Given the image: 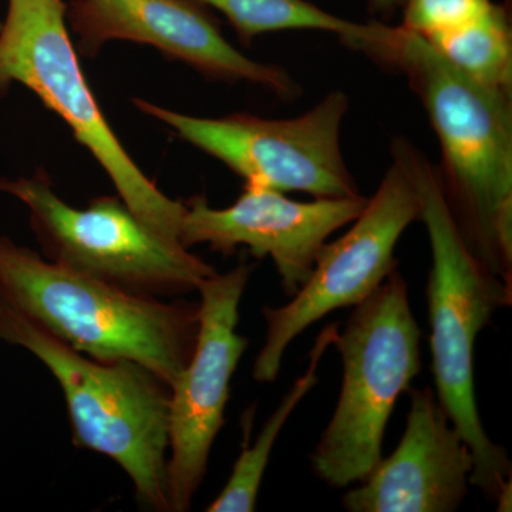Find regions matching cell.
Returning <instances> with one entry per match:
<instances>
[{
	"mask_svg": "<svg viewBox=\"0 0 512 512\" xmlns=\"http://www.w3.org/2000/svg\"><path fill=\"white\" fill-rule=\"evenodd\" d=\"M420 340L409 286L396 269L355 306L333 343L342 356V390L311 456L313 473L329 487L362 483L379 463L397 399L420 373Z\"/></svg>",
	"mask_w": 512,
	"mask_h": 512,
	"instance_id": "8992f818",
	"label": "cell"
},
{
	"mask_svg": "<svg viewBox=\"0 0 512 512\" xmlns=\"http://www.w3.org/2000/svg\"><path fill=\"white\" fill-rule=\"evenodd\" d=\"M0 301L70 348L133 360L168 386L197 343L198 303L138 295L77 274L0 235Z\"/></svg>",
	"mask_w": 512,
	"mask_h": 512,
	"instance_id": "7a4b0ae2",
	"label": "cell"
},
{
	"mask_svg": "<svg viewBox=\"0 0 512 512\" xmlns=\"http://www.w3.org/2000/svg\"><path fill=\"white\" fill-rule=\"evenodd\" d=\"M339 330L338 323L336 325L332 323L319 333L315 345L309 353L308 369L301 377L296 379L291 390L282 399L278 409L266 421L264 427L256 436L254 446L249 447L248 440H245L241 456L238 457L234 468H232L231 477H229L218 497L208 505V512L255 511L259 488H261L262 478H264L266 467H268L269 457H271L276 439L284 429L285 423L291 417L293 410L305 399L306 394L311 392L313 386L319 382L320 360L325 356L326 350L335 343ZM242 426H244L245 439H247V424L242 421Z\"/></svg>",
	"mask_w": 512,
	"mask_h": 512,
	"instance_id": "5bb4252c",
	"label": "cell"
},
{
	"mask_svg": "<svg viewBox=\"0 0 512 512\" xmlns=\"http://www.w3.org/2000/svg\"><path fill=\"white\" fill-rule=\"evenodd\" d=\"M141 113L170 127L191 146L217 158L245 184L315 198L360 194L342 154L340 134L348 94L335 90L291 119H264L239 113L208 119L134 99Z\"/></svg>",
	"mask_w": 512,
	"mask_h": 512,
	"instance_id": "9c48e42d",
	"label": "cell"
},
{
	"mask_svg": "<svg viewBox=\"0 0 512 512\" xmlns=\"http://www.w3.org/2000/svg\"><path fill=\"white\" fill-rule=\"evenodd\" d=\"M427 42L464 76L512 94V35L503 6L494 3L464 28Z\"/></svg>",
	"mask_w": 512,
	"mask_h": 512,
	"instance_id": "9a60e30c",
	"label": "cell"
},
{
	"mask_svg": "<svg viewBox=\"0 0 512 512\" xmlns=\"http://www.w3.org/2000/svg\"><path fill=\"white\" fill-rule=\"evenodd\" d=\"M410 150L409 140L394 138L392 164L348 232L326 242L311 276L291 302L262 309L266 336L252 370L256 382H274L293 340L329 313L365 301L396 271L399 239L421 217Z\"/></svg>",
	"mask_w": 512,
	"mask_h": 512,
	"instance_id": "ba28073f",
	"label": "cell"
},
{
	"mask_svg": "<svg viewBox=\"0 0 512 512\" xmlns=\"http://www.w3.org/2000/svg\"><path fill=\"white\" fill-rule=\"evenodd\" d=\"M493 5V0H406L402 26L430 40L464 28Z\"/></svg>",
	"mask_w": 512,
	"mask_h": 512,
	"instance_id": "e0dca14e",
	"label": "cell"
},
{
	"mask_svg": "<svg viewBox=\"0 0 512 512\" xmlns=\"http://www.w3.org/2000/svg\"><path fill=\"white\" fill-rule=\"evenodd\" d=\"M221 12L244 43L264 33L320 30L339 35L352 47L366 32L367 23L339 18L308 0H198Z\"/></svg>",
	"mask_w": 512,
	"mask_h": 512,
	"instance_id": "2e32d148",
	"label": "cell"
},
{
	"mask_svg": "<svg viewBox=\"0 0 512 512\" xmlns=\"http://www.w3.org/2000/svg\"><path fill=\"white\" fill-rule=\"evenodd\" d=\"M421 200L420 221L431 248L427 282L430 348L437 399L474 456L470 484L495 501L511 478L507 450L488 437L478 413L474 386L477 336L512 302V285L491 272L468 248L441 188L436 165L412 144Z\"/></svg>",
	"mask_w": 512,
	"mask_h": 512,
	"instance_id": "3957f363",
	"label": "cell"
},
{
	"mask_svg": "<svg viewBox=\"0 0 512 512\" xmlns=\"http://www.w3.org/2000/svg\"><path fill=\"white\" fill-rule=\"evenodd\" d=\"M0 340L28 350L55 376L74 446L111 458L130 477L141 507L168 512L170 386L133 360L77 352L2 301Z\"/></svg>",
	"mask_w": 512,
	"mask_h": 512,
	"instance_id": "277c9868",
	"label": "cell"
},
{
	"mask_svg": "<svg viewBox=\"0 0 512 512\" xmlns=\"http://www.w3.org/2000/svg\"><path fill=\"white\" fill-rule=\"evenodd\" d=\"M355 50L406 77L441 148V188L468 248L512 285V94L458 72L424 37L370 22Z\"/></svg>",
	"mask_w": 512,
	"mask_h": 512,
	"instance_id": "6da1fadb",
	"label": "cell"
},
{
	"mask_svg": "<svg viewBox=\"0 0 512 512\" xmlns=\"http://www.w3.org/2000/svg\"><path fill=\"white\" fill-rule=\"evenodd\" d=\"M255 265L241 261L198 286L197 343L190 362L170 386L168 410V512L190 511L200 490L212 444L225 424L231 380L247 352L237 332L239 305Z\"/></svg>",
	"mask_w": 512,
	"mask_h": 512,
	"instance_id": "30bf717a",
	"label": "cell"
},
{
	"mask_svg": "<svg viewBox=\"0 0 512 512\" xmlns=\"http://www.w3.org/2000/svg\"><path fill=\"white\" fill-rule=\"evenodd\" d=\"M410 390V389H409ZM470 447L430 387L410 390L399 446L343 497L349 512H453L468 494Z\"/></svg>",
	"mask_w": 512,
	"mask_h": 512,
	"instance_id": "4fadbf2b",
	"label": "cell"
},
{
	"mask_svg": "<svg viewBox=\"0 0 512 512\" xmlns=\"http://www.w3.org/2000/svg\"><path fill=\"white\" fill-rule=\"evenodd\" d=\"M0 192L25 204L46 259L123 291L154 298L197 292L214 266L144 224L117 197H97L76 208L56 194L45 171L30 177L0 175Z\"/></svg>",
	"mask_w": 512,
	"mask_h": 512,
	"instance_id": "52a82bcc",
	"label": "cell"
},
{
	"mask_svg": "<svg viewBox=\"0 0 512 512\" xmlns=\"http://www.w3.org/2000/svg\"><path fill=\"white\" fill-rule=\"evenodd\" d=\"M404 3H406V0H369V8L372 12L389 16L397 9L403 8Z\"/></svg>",
	"mask_w": 512,
	"mask_h": 512,
	"instance_id": "ac0fdd59",
	"label": "cell"
},
{
	"mask_svg": "<svg viewBox=\"0 0 512 512\" xmlns=\"http://www.w3.org/2000/svg\"><path fill=\"white\" fill-rule=\"evenodd\" d=\"M66 6L67 25L86 57H96L113 40H126L154 47L207 79L255 84L288 100L301 92L282 67L235 49L198 0H70Z\"/></svg>",
	"mask_w": 512,
	"mask_h": 512,
	"instance_id": "8fae6325",
	"label": "cell"
},
{
	"mask_svg": "<svg viewBox=\"0 0 512 512\" xmlns=\"http://www.w3.org/2000/svg\"><path fill=\"white\" fill-rule=\"evenodd\" d=\"M366 202L363 195L299 202L284 192L245 184L227 208H212L202 195L185 202L181 244L208 245L222 255L245 247L256 258L269 256L285 295L292 296L308 281L328 239L352 224Z\"/></svg>",
	"mask_w": 512,
	"mask_h": 512,
	"instance_id": "7c38bea8",
	"label": "cell"
},
{
	"mask_svg": "<svg viewBox=\"0 0 512 512\" xmlns=\"http://www.w3.org/2000/svg\"><path fill=\"white\" fill-rule=\"evenodd\" d=\"M66 8L63 0H8L0 25V96L13 83L35 93L96 158L127 207L160 237L181 244L185 202L158 190L120 143L84 76Z\"/></svg>",
	"mask_w": 512,
	"mask_h": 512,
	"instance_id": "5b68a950",
	"label": "cell"
}]
</instances>
